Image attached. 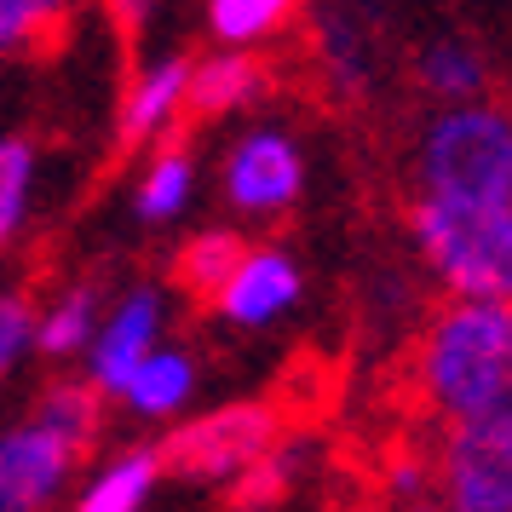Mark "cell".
<instances>
[{"instance_id": "obj_13", "label": "cell", "mask_w": 512, "mask_h": 512, "mask_svg": "<svg viewBox=\"0 0 512 512\" xmlns=\"http://www.w3.org/2000/svg\"><path fill=\"white\" fill-rule=\"evenodd\" d=\"M196 196H202V156L185 139H167L139 156L133 185H127V208L144 231H173L179 219H190Z\"/></svg>"}, {"instance_id": "obj_10", "label": "cell", "mask_w": 512, "mask_h": 512, "mask_svg": "<svg viewBox=\"0 0 512 512\" xmlns=\"http://www.w3.org/2000/svg\"><path fill=\"white\" fill-rule=\"evenodd\" d=\"M185 121H190V52L144 58L116 98V150L144 156L156 144L179 139Z\"/></svg>"}, {"instance_id": "obj_26", "label": "cell", "mask_w": 512, "mask_h": 512, "mask_svg": "<svg viewBox=\"0 0 512 512\" xmlns=\"http://www.w3.org/2000/svg\"><path fill=\"white\" fill-rule=\"evenodd\" d=\"M52 6H58V12H64V18H70L75 6H81V0H52Z\"/></svg>"}, {"instance_id": "obj_23", "label": "cell", "mask_w": 512, "mask_h": 512, "mask_svg": "<svg viewBox=\"0 0 512 512\" xmlns=\"http://www.w3.org/2000/svg\"><path fill=\"white\" fill-rule=\"evenodd\" d=\"M64 12L52 0H0V58H29L58 35Z\"/></svg>"}, {"instance_id": "obj_4", "label": "cell", "mask_w": 512, "mask_h": 512, "mask_svg": "<svg viewBox=\"0 0 512 512\" xmlns=\"http://www.w3.org/2000/svg\"><path fill=\"white\" fill-rule=\"evenodd\" d=\"M282 438H288V420L271 397H225V403L190 409L179 426H167L156 449H162L173 484L236 489Z\"/></svg>"}, {"instance_id": "obj_15", "label": "cell", "mask_w": 512, "mask_h": 512, "mask_svg": "<svg viewBox=\"0 0 512 512\" xmlns=\"http://www.w3.org/2000/svg\"><path fill=\"white\" fill-rule=\"evenodd\" d=\"M208 47L219 52H271L305 18V0H196Z\"/></svg>"}, {"instance_id": "obj_16", "label": "cell", "mask_w": 512, "mask_h": 512, "mask_svg": "<svg viewBox=\"0 0 512 512\" xmlns=\"http://www.w3.org/2000/svg\"><path fill=\"white\" fill-rule=\"evenodd\" d=\"M409 75H415L420 98H432V110H455V104L489 98V58L466 35H432V41H420L415 58H409Z\"/></svg>"}, {"instance_id": "obj_22", "label": "cell", "mask_w": 512, "mask_h": 512, "mask_svg": "<svg viewBox=\"0 0 512 512\" xmlns=\"http://www.w3.org/2000/svg\"><path fill=\"white\" fill-rule=\"evenodd\" d=\"M35 311L41 300L24 282H0V380H12L35 357Z\"/></svg>"}, {"instance_id": "obj_21", "label": "cell", "mask_w": 512, "mask_h": 512, "mask_svg": "<svg viewBox=\"0 0 512 512\" xmlns=\"http://www.w3.org/2000/svg\"><path fill=\"white\" fill-rule=\"evenodd\" d=\"M305 455H311L305 438H300V432H288V438H282L277 449H271V455H265V461H259L254 472L231 489V501H236V507H271V501H282L288 489L300 484Z\"/></svg>"}, {"instance_id": "obj_14", "label": "cell", "mask_w": 512, "mask_h": 512, "mask_svg": "<svg viewBox=\"0 0 512 512\" xmlns=\"http://www.w3.org/2000/svg\"><path fill=\"white\" fill-rule=\"evenodd\" d=\"M271 98V58L265 52H219L190 58V116L196 121H242Z\"/></svg>"}, {"instance_id": "obj_6", "label": "cell", "mask_w": 512, "mask_h": 512, "mask_svg": "<svg viewBox=\"0 0 512 512\" xmlns=\"http://www.w3.org/2000/svg\"><path fill=\"white\" fill-rule=\"evenodd\" d=\"M426 478L438 512H512V420L438 426Z\"/></svg>"}, {"instance_id": "obj_18", "label": "cell", "mask_w": 512, "mask_h": 512, "mask_svg": "<svg viewBox=\"0 0 512 512\" xmlns=\"http://www.w3.org/2000/svg\"><path fill=\"white\" fill-rule=\"evenodd\" d=\"M317 70L323 81L334 87L340 98H363L374 87V75H380V47H374V29L363 12H351V6H328L317 12Z\"/></svg>"}, {"instance_id": "obj_1", "label": "cell", "mask_w": 512, "mask_h": 512, "mask_svg": "<svg viewBox=\"0 0 512 512\" xmlns=\"http://www.w3.org/2000/svg\"><path fill=\"white\" fill-rule=\"evenodd\" d=\"M409 380L438 426L512 420V305L443 300L415 334Z\"/></svg>"}, {"instance_id": "obj_20", "label": "cell", "mask_w": 512, "mask_h": 512, "mask_svg": "<svg viewBox=\"0 0 512 512\" xmlns=\"http://www.w3.org/2000/svg\"><path fill=\"white\" fill-rule=\"evenodd\" d=\"M35 190H41V144L29 133H0V254L18 248L35 213Z\"/></svg>"}, {"instance_id": "obj_9", "label": "cell", "mask_w": 512, "mask_h": 512, "mask_svg": "<svg viewBox=\"0 0 512 512\" xmlns=\"http://www.w3.org/2000/svg\"><path fill=\"white\" fill-rule=\"evenodd\" d=\"M305 265L294 248L282 242H248L242 259L231 265V277L219 282V294L208 300V311L236 334H265V328L288 323L305 305Z\"/></svg>"}, {"instance_id": "obj_2", "label": "cell", "mask_w": 512, "mask_h": 512, "mask_svg": "<svg viewBox=\"0 0 512 512\" xmlns=\"http://www.w3.org/2000/svg\"><path fill=\"white\" fill-rule=\"evenodd\" d=\"M409 248L443 300L512 305V202L409 196Z\"/></svg>"}, {"instance_id": "obj_7", "label": "cell", "mask_w": 512, "mask_h": 512, "mask_svg": "<svg viewBox=\"0 0 512 512\" xmlns=\"http://www.w3.org/2000/svg\"><path fill=\"white\" fill-rule=\"evenodd\" d=\"M87 461H93V443L58 432L35 409H24L18 420H0V512L70 507V489Z\"/></svg>"}, {"instance_id": "obj_8", "label": "cell", "mask_w": 512, "mask_h": 512, "mask_svg": "<svg viewBox=\"0 0 512 512\" xmlns=\"http://www.w3.org/2000/svg\"><path fill=\"white\" fill-rule=\"evenodd\" d=\"M173 311H179V294L173 282H127L104 300V317H98V334L87 357H81V380L93 386L104 403H116V392L127 386V374L139 369L156 346L173 340Z\"/></svg>"}, {"instance_id": "obj_25", "label": "cell", "mask_w": 512, "mask_h": 512, "mask_svg": "<svg viewBox=\"0 0 512 512\" xmlns=\"http://www.w3.org/2000/svg\"><path fill=\"white\" fill-rule=\"evenodd\" d=\"M386 512H438V501H432V495H420V501H392Z\"/></svg>"}, {"instance_id": "obj_17", "label": "cell", "mask_w": 512, "mask_h": 512, "mask_svg": "<svg viewBox=\"0 0 512 512\" xmlns=\"http://www.w3.org/2000/svg\"><path fill=\"white\" fill-rule=\"evenodd\" d=\"M104 300H110V294H104L93 277L64 282L58 294H47V300H41V311H35V357H41V363H52V369H70V363H81V357H87V346H93V334H98Z\"/></svg>"}, {"instance_id": "obj_3", "label": "cell", "mask_w": 512, "mask_h": 512, "mask_svg": "<svg viewBox=\"0 0 512 512\" xmlns=\"http://www.w3.org/2000/svg\"><path fill=\"white\" fill-rule=\"evenodd\" d=\"M415 196L438 202H512V104L478 98L455 110H426L409 144Z\"/></svg>"}, {"instance_id": "obj_11", "label": "cell", "mask_w": 512, "mask_h": 512, "mask_svg": "<svg viewBox=\"0 0 512 512\" xmlns=\"http://www.w3.org/2000/svg\"><path fill=\"white\" fill-rule=\"evenodd\" d=\"M162 484H167V466L156 438H133L81 466L64 512H150Z\"/></svg>"}, {"instance_id": "obj_24", "label": "cell", "mask_w": 512, "mask_h": 512, "mask_svg": "<svg viewBox=\"0 0 512 512\" xmlns=\"http://www.w3.org/2000/svg\"><path fill=\"white\" fill-rule=\"evenodd\" d=\"M104 6H110V18H116L121 35H144L167 12V0H104Z\"/></svg>"}, {"instance_id": "obj_12", "label": "cell", "mask_w": 512, "mask_h": 512, "mask_svg": "<svg viewBox=\"0 0 512 512\" xmlns=\"http://www.w3.org/2000/svg\"><path fill=\"white\" fill-rule=\"evenodd\" d=\"M196 397H202V357L185 340H167L127 374V386L116 392L110 409H121L139 426H179L196 409Z\"/></svg>"}, {"instance_id": "obj_19", "label": "cell", "mask_w": 512, "mask_h": 512, "mask_svg": "<svg viewBox=\"0 0 512 512\" xmlns=\"http://www.w3.org/2000/svg\"><path fill=\"white\" fill-rule=\"evenodd\" d=\"M242 248H248V236L231 219L225 225H196L173 254V294H190V300L208 305L219 294V282L231 277V265L242 259Z\"/></svg>"}, {"instance_id": "obj_5", "label": "cell", "mask_w": 512, "mask_h": 512, "mask_svg": "<svg viewBox=\"0 0 512 512\" xmlns=\"http://www.w3.org/2000/svg\"><path fill=\"white\" fill-rule=\"evenodd\" d=\"M213 185H219V202H225L236 225H277L311 190L305 139L288 121H271V116L242 121L225 139L219 162H213Z\"/></svg>"}]
</instances>
